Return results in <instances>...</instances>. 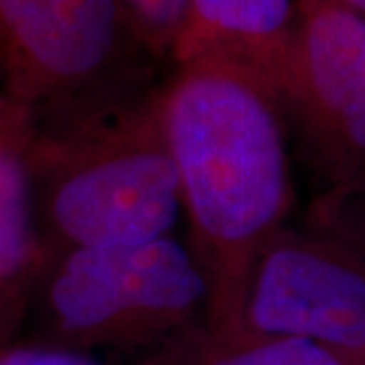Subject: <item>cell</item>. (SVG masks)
Wrapping results in <instances>:
<instances>
[{"mask_svg":"<svg viewBox=\"0 0 365 365\" xmlns=\"http://www.w3.org/2000/svg\"><path fill=\"white\" fill-rule=\"evenodd\" d=\"M187 246L205 274V329L234 335L250 270L294 201L287 118L272 83L215 57L175 63L157 88Z\"/></svg>","mask_w":365,"mask_h":365,"instance_id":"obj_1","label":"cell"},{"mask_svg":"<svg viewBox=\"0 0 365 365\" xmlns=\"http://www.w3.org/2000/svg\"><path fill=\"white\" fill-rule=\"evenodd\" d=\"M157 88L37 128L35 213L45 258L175 235L181 193Z\"/></svg>","mask_w":365,"mask_h":365,"instance_id":"obj_2","label":"cell"},{"mask_svg":"<svg viewBox=\"0 0 365 365\" xmlns=\"http://www.w3.org/2000/svg\"><path fill=\"white\" fill-rule=\"evenodd\" d=\"M41 270L47 343L146 357L207 321L205 274L177 235L53 252Z\"/></svg>","mask_w":365,"mask_h":365,"instance_id":"obj_3","label":"cell"},{"mask_svg":"<svg viewBox=\"0 0 365 365\" xmlns=\"http://www.w3.org/2000/svg\"><path fill=\"white\" fill-rule=\"evenodd\" d=\"M143 53L118 0H0V78L6 100L43 122L128 100Z\"/></svg>","mask_w":365,"mask_h":365,"instance_id":"obj_4","label":"cell"},{"mask_svg":"<svg viewBox=\"0 0 365 365\" xmlns=\"http://www.w3.org/2000/svg\"><path fill=\"white\" fill-rule=\"evenodd\" d=\"M272 88L323 191L365 185L364 16L333 0H300Z\"/></svg>","mask_w":365,"mask_h":365,"instance_id":"obj_5","label":"cell"},{"mask_svg":"<svg viewBox=\"0 0 365 365\" xmlns=\"http://www.w3.org/2000/svg\"><path fill=\"white\" fill-rule=\"evenodd\" d=\"M234 335L309 341L365 364V262L309 225H284L250 270Z\"/></svg>","mask_w":365,"mask_h":365,"instance_id":"obj_6","label":"cell"},{"mask_svg":"<svg viewBox=\"0 0 365 365\" xmlns=\"http://www.w3.org/2000/svg\"><path fill=\"white\" fill-rule=\"evenodd\" d=\"M35 122L26 108L0 98V287L45 262L35 213Z\"/></svg>","mask_w":365,"mask_h":365,"instance_id":"obj_7","label":"cell"},{"mask_svg":"<svg viewBox=\"0 0 365 365\" xmlns=\"http://www.w3.org/2000/svg\"><path fill=\"white\" fill-rule=\"evenodd\" d=\"M136 365H365L314 343L282 337L215 335L197 327Z\"/></svg>","mask_w":365,"mask_h":365,"instance_id":"obj_8","label":"cell"},{"mask_svg":"<svg viewBox=\"0 0 365 365\" xmlns=\"http://www.w3.org/2000/svg\"><path fill=\"white\" fill-rule=\"evenodd\" d=\"M118 4L140 51L173 61L187 23L189 0H118Z\"/></svg>","mask_w":365,"mask_h":365,"instance_id":"obj_9","label":"cell"},{"mask_svg":"<svg viewBox=\"0 0 365 365\" xmlns=\"http://www.w3.org/2000/svg\"><path fill=\"white\" fill-rule=\"evenodd\" d=\"M307 225L337 240L365 262V185L323 191L311 203Z\"/></svg>","mask_w":365,"mask_h":365,"instance_id":"obj_10","label":"cell"},{"mask_svg":"<svg viewBox=\"0 0 365 365\" xmlns=\"http://www.w3.org/2000/svg\"><path fill=\"white\" fill-rule=\"evenodd\" d=\"M0 365H110L100 355L47 341L0 349Z\"/></svg>","mask_w":365,"mask_h":365,"instance_id":"obj_11","label":"cell"},{"mask_svg":"<svg viewBox=\"0 0 365 365\" xmlns=\"http://www.w3.org/2000/svg\"><path fill=\"white\" fill-rule=\"evenodd\" d=\"M333 2H337L343 9H347V11H351V13L359 14V16L365 19V0H333Z\"/></svg>","mask_w":365,"mask_h":365,"instance_id":"obj_12","label":"cell"}]
</instances>
